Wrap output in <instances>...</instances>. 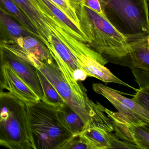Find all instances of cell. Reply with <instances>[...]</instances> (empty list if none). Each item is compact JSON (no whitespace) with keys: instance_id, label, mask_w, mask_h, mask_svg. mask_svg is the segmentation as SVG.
I'll return each mask as SVG.
<instances>
[{"instance_id":"cell-1","label":"cell","mask_w":149,"mask_h":149,"mask_svg":"<svg viewBox=\"0 0 149 149\" xmlns=\"http://www.w3.org/2000/svg\"><path fill=\"white\" fill-rule=\"evenodd\" d=\"M70 1L77 15L80 28L91 42L89 47L108 62L128 67L130 49L126 33L84 6L80 0Z\"/></svg>"},{"instance_id":"cell-2","label":"cell","mask_w":149,"mask_h":149,"mask_svg":"<svg viewBox=\"0 0 149 149\" xmlns=\"http://www.w3.org/2000/svg\"><path fill=\"white\" fill-rule=\"evenodd\" d=\"M26 106L33 149H61L74 136L59 119L55 107L41 100Z\"/></svg>"},{"instance_id":"cell-3","label":"cell","mask_w":149,"mask_h":149,"mask_svg":"<svg viewBox=\"0 0 149 149\" xmlns=\"http://www.w3.org/2000/svg\"><path fill=\"white\" fill-rule=\"evenodd\" d=\"M0 146L33 149L26 104L10 92L0 91Z\"/></svg>"},{"instance_id":"cell-4","label":"cell","mask_w":149,"mask_h":149,"mask_svg":"<svg viewBox=\"0 0 149 149\" xmlns=\"http://www.w3.org/2000/svg\"><path fill=\"white\" fill-rule=\"evenodd\" d=\"M37 69L53 85L64 102L80 116L84 124L108 119L104 111L105 108L102 104L98 102L95 103L88 97L81 95L70 87L54 59L42 62Z\"/></svg>"},{"instance_id":"cell-5","label":"cell","mask_w":149,"mask_h":149,"mask_svg":"<svg viewBox=\"0 0 149 149\" xmlns=\"http://www.w3.org/2000/svg\"><path fill=\"white\" fill-rule=\"evenodd\" d=\"M104 12L116 16L131 33H149L148 0H99Z\"/></svg>"},{"instance_id":"cell-6","label":"cell","mask_w":149,"mask_h":149,"mask_svg":"<svg viewBox=\"0 0 149 149\" xmlns=\"http://www.w3.org/2000/svg\"><path fill=\"white\" fill-rule=\"evenodd\" d=\"M92 88L97 94L106 98L125 118L138 124L149 125V110L132 99L124 96L120 91L102 84H93Z\"/></svg>"},{"instance_id":"cell-7","label":"cell","mask_w":149,"mask_h":149,"mask_svg":"<svg viewBox=\"0 0 149 149\" xmlns=\"http://www.w3.org/2000/svg\"><path fill=\"white\" fill-rule=\"evenodd\" d=\"M104 111L111 120L113 131L118 139L135 145L137 149H149V125L130 122L118 112L107 108Z\"/></svg>"},{"instance_id":"cell-8","label":"cell","mask_w":149,"mask_h":149,"mask_svg":"<svg viewBox=\"0 0 149 149\" xmlns=\"http://www.w3.org/2000/svg\"><path fill=\"white\" fill-rule=\"evenodd\" d=\"M37 30L41 40L49 46L50 36L58 20L49 10L40 8L36 0H13Z\"/></svg>"},{"instance_id":"cell-9","label":"cell","mask_w":149,"mask_h":149,"mask_svg":"<svg viewBox=\"0 0 149 149\" xmlns=\"http://www.w3.org/2000/svg\"><path fill=\"white\" fill-rule=\"evenodd\" d=\"M2 48L6 49L35 68L41 62L53 60L46 45L32 35L19 36L15 39L14 43L6 45Z\"/></svg>"},{"instance_id":"cell-10","label":"cell","mask_w":149,"mask_h":149,"mask_svg":"<svg viewBox=\"0 0 149 149\" xmlns=\"http://www.w3.org/2000/svg\"><path fill=\"white\" fill-rule=\"evenodd\" d=\"M6 65L15 72L40 97L43 99V93L37 69L23 61L5 48H3Z\"/></svg>"},{"instance_id":"cell-11","label":"cell","mask_w":149,"mask_h":149,"mask_svg":"<svg viewBox=\"0 0 149 149\" xmlns=\"http://www.w3.org/2000/svg\"><path fill=\"white\" fill-rule=\"evenodd\" d=\"M149 33L126 34L130 51L128 67L149 70Z\"/></svg>"},{"instance_id":"cell-12","label":"cell","mask_w":149,"mask_h":149,"mask_svg":"<svg viewBox=\"0 0 149 149\" xmlns=\"http://www.w3.org/2000/svg\"><path fill=\"white\" fill-rule=\"evenodd\" d=\"M112 132L93 123L84 125L79 134L84 135L101 146L102 149H137L133 144L120 140Z\"/></svg>"},{"instance_id":"cell-13","label":"cell","mask_w":149,"mask_h":149,"mask_svg":"<svg viewBox=\"0 0 149 149\" xmlns=\"http://www.w3.org/2000/svg\"><path fill=\"white\" fill-rule=\"evenodd\" d=\"M77 61L88 77H95L104 82L114 83L124 85L134 90L136 89L118 78L104 65L91 56L82 54L77 58Z\"/></svg>"},{"instance_id":"cell-14","label":"cell","mask_w":149,"mask_h":149,"mask_svg":"<svg viewBox=\"0 0 149 149\" xmlns=\"http://www.w3.org/2000/svg\"><path fill=\"white\" fill-rule=\"evenodd\" d=\"M5 73L9 92L27 105L40 100L34 91L8 66H5Z\"/></svg>"},{"instance_id":"cell-15","label":"cell","mask_w":149,"mask_h":149,"mask_svg":"<svg viewBox=\"0 0 149 149\" xmlns=\"http://www.w3.org/2000/svg\"><path fill=\"white\" fill-rule=\"evenodd\" d=\"M53 15L71 32L73 36L83 43L88 45L91 42L80 26L74 22L63 11L50 0H40Z\"/></svg>"},{"instance_id":"cell-16","label":"cell","mask_w":149,"mask_h":149,"mask_svg":"<svg viewBox=\"0 0 149 149\" xmlns=\"http://www.w3.org/2000/svg\"><path fill=\"white\" fill-rule=\"evenodd\" d=\"M59 119L65 127L73 135L81 133L84 126V123L80 116L75 111L64 102L56 108Z\"/></svg>"},{"instance_id":"cell-17","label":"cell","mask_w":149,"mask_h":149,"mask_svg":"<svg viewBox=\"0 0 149 149\" xmlns=\"http://www.w3.org/2000/svg\"><path fill=\"white\" fill-rule=\"evenodd\" d=\"M0 9L14 19L29 33L41 40L33 25L13 0H0Z\"/></svg>"},{"instance_id":"cell-18","label":"cell","mask_w":149,"mask_h":149,"mask_svg":"<svg viewBox=\"0 0 149 149\" xmlns=\"http://www.w3.org/2000/svg\"><path fill=\"white\" fill-rule=\"evenodd\" d=\"M37 71L43 90V99L42 101L55 108L59 107L64 102L63 99L42 72L37 69Z\"/></svg>"},{"instance_id":"cell-19","label":"cell","mask_w":149,"mask_h":149,"mask_svg":"<svg viewBox=\"0 0 149 149\" xmlns=\"http://www.w3.org/2000/svg\"><path fill=\"white\" fill-rule=\"evenodd\" d=\"M0 22L11 35L15 42V40L21 36L31 35L22 27L14 19L0 9Z\"/></svg>"},{"instance_id":"cell-20","label":"cell","mask_w":149,"mask_h":149,"mask_svg":"<svg viewBox=\"0 0 149 149\" xmlns=\"http://www.w3.org/2000/svg\"><path fill=\"white\" fill-rule=\"evenodd\" d=\"M61 149H102V148L86 136L78 134L68 140Z\"/></svg>"},{"instance_id":"cell-21","label":"cell","mask_w":149,"mask_h":149,"mask_svg":"<svg viewBox=\"0 0 149 149\" xmlns=\"http://www.w3.org/2000/svg\"><path fill=\"white\" fill-rule=\"evenodd\" d=\"M63 11L74 22L79 26V21L77 15L72 7L70 0H50Z\"/></svg>"},{"instance_id":"cell-22","label":"cell","mask_w":149,"mask_h":149,"mask_svg":"<svg viewBox=\"0 0 149 149\" xmlns=\"http://www.w3.org/2000/svg\"><path fill=\"white\" fill-rule=\"evenodd\" d=\"M135 77V80L138 84L139 88H149V70L132 68H130Z\"/></svg>"},{"instance_id":"cell-23","label":"cell","mask_w":149,"mask_h":149,"mask_svg":"<svg viewBox=\"0 0 149 149\" xmlns=\"http://www.w3.org/2000/svg\"><path fill=\"white\" fill-rule=\"evenodd\" d=\"M136 93L132 99L140 106L149 110V88L135 89Z\"/></svg>"},{"instance_id":"cell-24","label":"cell","mask_w":149,"mask_h":149,"mask_svg":"<svg viewBox=\"0 0 149 149\" xmlns=\"http://www.w3.org/2000/svg\"><path fill=\"white\" fill-rule=\"evenodd\" d=\"M80 1L84 6L93 10L106 20L110 21L103 10L99 0H80Z\"/></svg>"},{"instance_id":"cell-25","label":"cell","mask_w":149,"mask_h":149,"mask_svg":"<svg viewBox=\"0 0 149 149\" xmlns=\"http://www.w3.org/2000/svg\"><path fill=\"white\" fill-rule=\"evenodd\" d=\"M5 63L3 48L0 47V91L4 89L8 91V87L7 83L5 73Z\"/></svg>"},{"instance_id":"cell-26","label":"cell","mask_w":149,"mask_h":149,"mask_svg":"<svg viewBox=\"0 0 149 149\" xmlns=\"http://www.w3.org/2000/svg\"><path fill=\"white\" fill-rule=\"evenodd\" d=\"M14 43L15 41L11 35L0 22V47H3L6 45Z\"/></svg>"}]
</instances>
